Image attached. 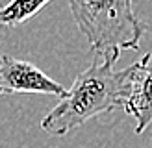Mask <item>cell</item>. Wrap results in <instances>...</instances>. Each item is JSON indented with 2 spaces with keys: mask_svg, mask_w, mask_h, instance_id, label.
Wrapping results in <instances>:
<instances>
[{
  "mask_svg": "<svg viewBox=\"0 0 152 148\" xmlns=\"http://www.w3.org/2000/svg\"><path fill=\"white\" fill-rule=\"evenodd\" d=\"M117 57L113 56H95V61L74 78L67 94L41 120V130L63 137L91 118L124 106L130 96L135 63L123 70L113 69Z\"/></svg>",
  "mask_w": 152,
  "mask_h": 148,
  "instance_id": "1",
  "label": "cell"
},
{
  "mask_svg": "<svg viewBox=\"0 0 152 148\" xmlns=\"http://www.w3.org/2000/svg\"><path fill=\"white\" fill-rule=\"evenodd\" d=\"M69 7L98 57H119L121 50H137L147 33V24L134 11V0H69Z\"/></svg>",
  "mask_w": 152,
  "mask_h": 148,
  "instance_id": "2",
  "label": "cell"
},
{
  "mask_svg": "<svg viewBox=\"0 0 152 148\" xmlns=\"http://www.w3.org/2000/svg\"><path fill=\"white\" fill-rule=\"evenodd\" d=\"M17 93L52 94L63 98L67 94V89L34 63L2 54L0 56V96Z\"/></svg>",
  "mask_w": 152,
  "mask_h": 148,
  "instance_id": "3",
  "label": "cell"
},
{
  "mask_svg": "<svg viewBox=\"0 0 152 148\" xmlns=\"http://www.w3.org/2000/svg\"><path fill=\"white\" fill-rule=\"evenodd\" d=\"M124 109L135 118V133H143L152 124V54L143 56L135 63Z\"/></svg>",
  "mask_w": 152,
  "mask_h": 148,
  "instance_id": "4",
  "label": "cell"
},
{
  "mask_svg": "<svg viewBox=\"0 0 152 148\" xmlns=\"http://www.w3.org/2000/svg\"><path fill=\"white\" fill-rule=\"evenodd\" d=\"M52 0H11L0 7V26H19L34 19Z\"/></svg>",
  "mask_w": 152,
  "mask_h": 148,
  "instance_id": "5",
  "label": "cell"
},
{
  "mask_svg": "<svg viewBox=\"0 0 152 148\" xmlns=\"http://www.w3.org/2000/svg\"><path fill=\"white\" fill-rule=\"evenodd\" d=\"M7 2H11V0H0V7H4Z\"/></svg>",
  "mask_w": 152,
  "mask_h": 148,
  "instance_id": "6",
  "label": "cell"
}]
</instances>
